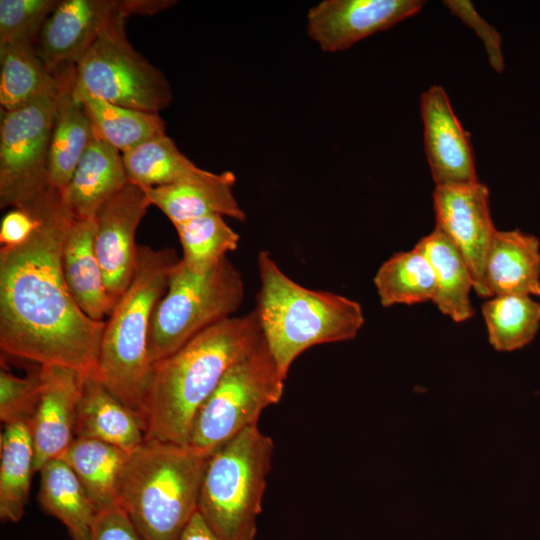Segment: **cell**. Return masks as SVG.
I'll use <instances>...</instances> for the list:
<instances>
[{
  "instance_id": "cell-1",
  "label": "cell",
  "mask_w": 540,
  "mask_h": 540,
  "mask_svg": "<svg viewBox=\"0 0 540 540\" xmlns=\"http://www.w3.org/2000/svg\"><path fill=\"white\" fill-rule=\"evenodd\" d=\"M23 243L0 249V347L8 355L96 377L106 321L88 317L64 278L62 250L74 217L60 193L31 213Z\"/></svg>"
},
{
  "instance_id": "cell-2",
  "label": "cell",
  "mask_w": 540,
  "mask_h": 540,
  "mask_svg": "<svg viewBox=\"0 0 540 540\" xmlns=\"http://www.w3.org/2000/svg\"><path fill=\"white\" fill-rule=\"evenodd\" d=\"M261 341L252 310L207 328L155 362L146 402L145 440L188 445L201 405L231 366Z\"/></svg>"
},
{
  "instance_id": "cell-3",
  "label": "cell",
  "mask_w": 540,
  "mask_h": 540,
  "mask_svg": "<svg viewBox=\"0 0 540 540\" xmlns=\"http://www.w3.org/2000/svg\"><path fill=\"white\" fill-rule=\"evenodd\" d=\"M179 260L172 248L138 246L134 276L109 315L100 343L96 378L138 416L144 432L153 370L151 319Z\"/></svg>"
},
{
  "instance_id": "cell-4",
  "label": "cell",
  "mask_w": 540,
  "mask_h": 540,
  "mask_svg": "<svg viewBox=\"0 0 540 540\" xmlns=\"http://www.w3.org/2000/svg\"><path fill=\"white\" fill-rule=\"evenodd\" d=\"M257 263L260 286L254 311L263 340L284 376L307 349L357 336L364 324L357 301L300 285L269 252L261 251Z\"/></svg>"
},
{
  "instance_id": "cell-5",
  "label": "cell",
  "mask_w": 540,
  "mask_h": 540,
  "mask_svg": "<svg viewBox=\"0 0 540 540\" xmlns=\"http://www.w3.org/2000/svg\"><path fill=\"white\" fill-rule=\"evenodd\" d=\"M210 455L189 445L145 440L129 455L119 506L142 540H179L197 512Z\"/></svg>"
},
{
  "instance_id": "cell-6",
  "label": "cell",
  "mask_w": 540,
  "mask_h": 540,
  "mask_svg": "<svg viewBox=\"0 0 540 540\" xmlns=\"http://www.w3.org/2000/svg\"><path fill=\"white\" fill-rule=\"evenodd\" d=\"M273 451L254 425L209 456L197 512L221 540H255Z\"/></svg>"
},
{
  "instance_id": "cell-7",
  "label": "cell",
  "mask_w": 540,
  "mask_h": 540,
  "mask_svg": "<svg viewBox=\"0 0 540 540\" xmlns=\"http://www.w3.org/2000/svg\"><path fill=\"white\" fill-rule=\"evenodd\" d=\"M242 275L228 257L205 271L181 259L152 315L148 355L152 364L176 352L207 328L234 316L244 299Z\"/></svg>"
},
{
  "instance_id": "cell-8",
  "label": "cell",
  "mask_w": 540,
  "mask_h": 540,
  "mask_svg": "<svg viewBox=\"0 0 540 540\" xmlns=\"http://www.w3.org/2000/svg\"><path fill=\"white\" fill-rule=\"evenodd\" d=\"M282 374L265 341L237 361L197 411L188 445L211 455L245 429L257 425L283 395Z\"/></svg>"
},
{
  "instance_id": "cell-9",
  "label": "cell",
  "mask_w": 540,
  "mask_h": 540,
  "mask_svg": "<svg viewBox=\"0 0 540 540\" xmlns=\"http://www.w3.org/2000/svg\"><path fill=\"white\" fill-rule=\"evenodd\" d=\"M127 17L118 12L74 65L75 84L107 102L159 113L172 101V89L163 73L129 43Z\"/></svg>"
},
{
  "instance_id": "cell-10",
  "label": "cell",
  "mask_w": 540,
  "mask_h": 540,
  "mask_svg": "<svg viewBox=\"0 0 540 540\" xmlns=\"http://www.w3.org/2000/svg\"><path fill=\"white\" fill-rule=\"evenodd\" d=\"M56 95L14 111L1 110V208L32 213L57 192L49 177Z\"/></svg>"
},
{
  "instance_id": "cell-11",
  "label": "cell",
  "mask_w": 540,
  "mask_h": 540,
  "mask_svg": "<svg viewBox=\"0 0 540 540\" xmlns=\"http://www.w3.org/2000/svg\"><path fill=\"white\" fill-rule=\"evenodd\" d=\"M150 206L144 189L130 183L107 200L95 216V252L115 304L134 276L138 254L135 234Z\"/></svg>"
},
{
  "instance_id": "cell-12",
  "label": "cell",
  "mask_w": 540,
  "mask_h": 540,
  "mask_svg": "<svg viewBox=\"0 0 540 540\" xmlns=\"http://www.w3.org/2000/svg\"><path fill=\"white\" fill-rule=\"evenodd\" d=\"M436 228L444 232L465 259L474 291L486 298L484 264L496 228L489 207V190L479 181L436 186L433 192Z\"/></svg>"
},
{
  "instance_id": "cell-13",
  "label": "cell",
  "mask_w": 540,
  "mask_h": 540,
  "mask_svg": "<svg viewBox=\"0 0 540 540\" xmlns=\"http://www.w3.org/2000/svg\"><path fill=\"white\" fill-rule=\"evenodd\" d=\"M421 0H324L310 8L307 32L325 52L348 49L418 13Z\"/></svg>"
},
{
  "instance_id": "cell-14",
  "label": "cell",
  "mask_w": 540,
  "mask_h": 540,
  "mask_svg": "<svg viewBox=\"0 0 540 540\" xmlns=\"http://www.w3.org/2000/svg\"><path fill=\"white\" fill-rule=\"evenodd\" d=\"M120 11L128 16L126 0H63L45 21L36 49L54 72L74 66Z\"/></svg>"
},
{
  "instance_id": "cell-15",
  "label": "cell",
  "mask_w": 540,
  "mask_h": 540,
  "mask_svg": "<svg viewBox=\"0 0 540 540\" xmlns=\"http://www.w3.org/2000/svg\"><path fill=\"white\" fill-rule=\"evenodd\" d=\"M41 390L28 421L35 452V471L48 461L61 458L74 440L77 405L83 378L80 372L62 366H39Z\"/></svg>"
},
{
  "instance_id": "cell-16",
  "label": "cell",
  "mask_w": 540,
  "mask_h": 540,
  "mask_svg": "<svg viewBox=\"0 0 540 540\" xmlns=\"http://www.w3.org/2000/svg\"><path fill=\"white\" fill-rule=\"evenodd\" d=\"M421 116L425 152L436 186L479 181L469 134L441 86L433 85L422 94Z\"/></svg>"
},
{
  "instance_id": "cell-17",
  "label": "cell",
  "mask_w": 540,
  "mask_h": 540,
  "mask_svg": "<svg viewBox=\"0 0 540 540\" xmlns=\"http://www.w3.org/2000/svg\"><path fill=\"white\" fill-rule=\"evenodd\" d=\"M57 77L56 110L49 152L51 187L63 194L94 137L90 120L74 94V66L53 72Z\"/></svg>"
},
{
  "instance_id": "cell-18",
  "label": "cell",
  "mask_w": 540,
  "mask_h": 540,
  "mask_svg": "<svg viewBox=\"0 0 540 540\" xmlns=\"http://www.w3.org/2000/svg\"><path fill=\"white\" fill-rule=\"evenodd\" d=\"M486 298L540 297V241L519 229L494 232L484 264Z\"/></svg>"
},
{
  "instance_id": "cell-19",
  "label": "cell",
  "mask_w": 540,
  "mask_h": 540,
  "mask_svg": "<svg viewBox=\"0 0 540 540\" xmlns=\"http://www.w3.org/2000/svg\"><path fill=\"white\" fill-rule=\"evenodd\" d=\"M235 182L236 177L231 171H208L192 180L143 189L151 205L159 208L173 225L208 214L242 222L246 214L233 194Z\"/></svg>"
},
{
  "instance_id": "cell-20",
  "label": "cell",
  "mask_w": 540,
  "mask_h": 540,
  "mask_svg": "<svg viewBox=\"0 0 540 540\" xmlns=\"http://www.w3.org/2000/svg\"><path fill=\"white\" fill-rule=\"evenodd\" d=\"M75 438L102 441L130 453L145 441V432L131 409L94 375H85L77 405Z\"/></svg>"
},
{
  "instance_id": "cell-21",
  "label": "cell",
  "mask_w": 540,
  "mask_h": 540,
  "mask_svg": "<svg viewBox=\"0 0 540 540\" xmlns=\"http://www.w3.org/2000/svg\"><path fill=\"white\" fill-rule=\"evenodd\" d=\"M95 228V218H74L63 244L62 269L80 309L95 321H105L115 303L108 294L95 252Z\"/></svg>"
},
{
  "instance_id": "cell-22",
  "label": "cell",
  "mask_w": 540,
  "mask_h": 540,
  "mask_svg": "<svg viewBox=\"0 0 540 540\" xmlns=\"http://www.w3.org/2000/svg\"><path fill=\"white\" fill-rule=\"evenodd\" d=\"M128 184L122 153L94 136L62 196L75 219L95 218L101 206Z\"/></svg>"
},
{
  "instance_id": "cell-23",
  "label": "cell",
  "mask_w": 540,
  "mask_h": 540,
  "mask_svg": "<svg viewBox=\"0 0 540 540\" xmlns=\"http://www.w3.org/2000/svg\"><path fill=\"white\" fill-rule=\"evenodd\" d=\"M430 262L436 280L432 302L454 322H464L474 315L470 292L474 290L470 269L451 239L436 228L414 246Z\"/></svg>"
},
{
  "instance_id": "cell-24",
  "label": "cell",
  "mask_w": 540,
  "mask_h": 540,
  "mask_svg": "<svg viewBox=\"0 0 540 540\" xmlns=\"http://www.w3.org/2000/svg\"><path fill=\"white\" fill-rule=\"evenodd\" d=\"M130 453L102 441L75 438L61 459L101 512L119 506L121 479Z\"/></svg>"
},
{
  "instance_id": "cell-25",
  "label": "cell",
  "mask_w": 540,
  "mask_h": 540,
  "mask_svg": "<svg viewBox=\"0 0 540 540\" xmlns=\"http://www.w3.org/2000/svg\"><path fill=\"white\" fill-rule=\"evenodd\" d=\"M57 94V77L37 52L36 44L0 45V104L14 111Z\"/></svg>"
},
{
  "instance_id": "cell-26",
  "label": "cell",
  "mask_w": 540,
  "mask_h": 540,
  "mask_svg": "<svg viewBox=\"0 0 540 540\" xmlns=\"http://www.w3.org/2000/svg\"><path fill=\"white\" fill-rule=\"evenodd\" d=\"M38 472V501L42 509L66 527L72 540H91L99 512L70 466L57 458Z\"/></svg>"
},
{
  "instance_id": "cell-27",
  "label": "cell",
  "mask_w": 540,
  "mask_h": 540,
  "mask_svg": "<svg viewBox=\"0 0 540 540\" xmlns=\"http://www.w3.org/2000/svg\"><path fill=\"white\" fill-rule=\"evenodd\" d=\"M35 471V452L28 421L4 424L0 436V519L21 520Z\"/></svg>"
},
{
  "instance_id": "cell-28",
  "label": "cell",
  "mask_w": 540,
  "mask_h": 540,
  "mask_svg": "<svg viewBox=\"0 0 540 540\" xmlns=\"http://www.w3.org/2000/svg\"><path fill=\"white\" fill-rule=\"evenodd\" d=\"M74 94L90 120L94 136L122 154L165 134L166 123L159 113L131 109L97 98L77 86L75 79Z\"/></svg>"
},
{
  "instance_id": "cell-29",
  "label": "cell",
  "mask_w": 540,
  "mask_h": 540,
  "mask_svg": "<svg viewBox=\"0 0 540 540\" xmlns=\"http://www.w3.org/2000/svg\"><path fill=\"white\" fill-rule=\"evenodd\" d=\"M131 184L142 188L175 184L205 175L166 134L149 139L122 154Z\"/></svg>"
},
{
  "instance_id": "cell-30",
  "label": "cell",
  "mask_w": 540,
  "mask_h": 540,
  "mask_svg": "<svg viewBox=\"0 0 540 540\" xmlns=\"http://www.w3.org/2000/svg\"><path fill=\"white\" fill-rule=\"evenodd\" d=\"M373 281L383 307L432 301L436 292L433 268L415 247L397 252L384 261Z\"/></svg>"
},
{
  "instance_id": "cell-31",
  "label": "cell",
  "mask_w": 540,
  "mask_h": 540,
  "mask_svg": "<svg viewBox=\"0 0 540 540\" xmlns=\"http://www.w3.org/2000/svg\"><path fill=\"white\" fill-rule=\"evenodd\" d=\"M490 344L497 351L528 345L540 327V302L528 295H496L481 308Z\"/></svg>"
},
{
  "instance_id": "cell-32",
  "label": "cell",
  "mask_w": 540,
  "mask_h": 540,
  "mask_svg": "<svg viewBox=\"0 0 540 540\" xmlns=\"http://www.w3.org/2000/svg\"><path fill=\"white\" fill-rule=\"evenodd\" d=\"M182 246V263L193 271L217 265L238 248L240 236L219 214H208L175 224Z\"/></svg>"
},
{
  "instance_id": "cell-33",
  "label": "cell",
  "mask_w": 540,
  "mask_h": 540,
  "mask_svg": "<svg viewBox=\"0 0 540 540\" xmlns=\"http://www.w3.org/2000/svg\"><path fill=\"white\" fill-rule=\"evenodd\" d=\"M57 3L55 0H1L0 45L15 41L35 44Z\"/></svg>"
},
{
  "instance_id": "cell-34",
  "label": "cell",
  "mask_w": 540,
  "mask_h": 540,
  "mask_svg": "<svg viewBox=\"0 0 540 540\" xmlns=\"http://www.w3.org/2000/svg\"><path fill=\"white\" fill-rule=\"evenodd\" d=\"M41 383L35 374L18 377L4 368L0 370V420L3 424L32 417L39 400Z\"/></svg>"
},
{
  "instance_id": "cell-35",
  "label": "cell",
  "mask_w": 540,
  "mask_h": 540,
  "mask_svg": "<svg viewBox=\"0 0 540 540\" xmlns=\"http://www.w3.org/2000/svg\"><path fill=\"white\" fill-rule=\"evenodd\" d=\"M444 4L475 30L485 45L492 68L497 72H503L504 58L501 51V37L497 30L480 17L472 3L468 1L448 0L444 1Z\"/></svg>"
},
{
  "instance_id": "cell-36",
  "label": "cell",
  "mask_w": 540,
  "mask_h": 540,
  "mask_svg": "<svg viewBox=\"0 0 540 540\" xmlns=\"http://www.w3.org/2000/svg\"><path fill=\"white\" fill-rule=\"evenodd\" d=\"M91 540H142L125 511L114 507L98 513Z\"/></svg>"
},
{
  "instance_id": "cell-37",
  "label": "cell",
  "mask_w": 540,
  "mask_h": 540,
  "mask_svg": "<svg viewBox=\"0 0 540 540\" xmlns=\"http://www.w3.org/2000/svg\"><path fill=\"white\" fill-rule=\"evenodd\" d=\"M39 224V219L23 210L13 208L5 214L0 225L2 246H12L26 241Z\"/></svg>"
},
{
  "instance_id": "cell-38",
  "label": "cell",
  "mask_w": 540,
  "mask_h": 540,
  "mask_svg": "<svg viewBox=\"0 0 540 540\" xmlns=\"http://www.w3.org/2000/svg\"><path fill=\"white\" fill-rule=\"evenodd\" d=\"M179 540H221L198 512L194 514Z\"/></svg>"
}]
</instances>
